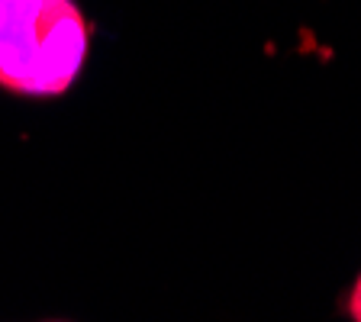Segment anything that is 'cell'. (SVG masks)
Listing matches in <instances>:
<instances>
[{
	"instance_id": "6da1fadb",
	"label": "cell",
	"mask_w": 361,
	"mask_h": 322,
	"mask_svg": "<svg viewBox=\"0 0 361 322\" xmlns=\"http://www.w3.org/2000/svg\"><path fill=\"white\" fill-rule=\"evenodd\" d=\"M90 26L75 0H0V87L59 97L87 61Z\"/></svg>"
},
{
	"instance_id": "7a4b0ae2",
	"label": "cell",
	"mask_w": 361,
	"mask_h": 322,
	"mask_svg": "<svg viewBox=\"0 0 361 322\" xmlns=\"http://www.w3.org/2000/svg\"><path fill=\"white\" fill-rule=\"evenodd\" d=\"M348 316L361 322V274H358V280H355L352 293H348Z\"/></svg>"
}]
</instances>
